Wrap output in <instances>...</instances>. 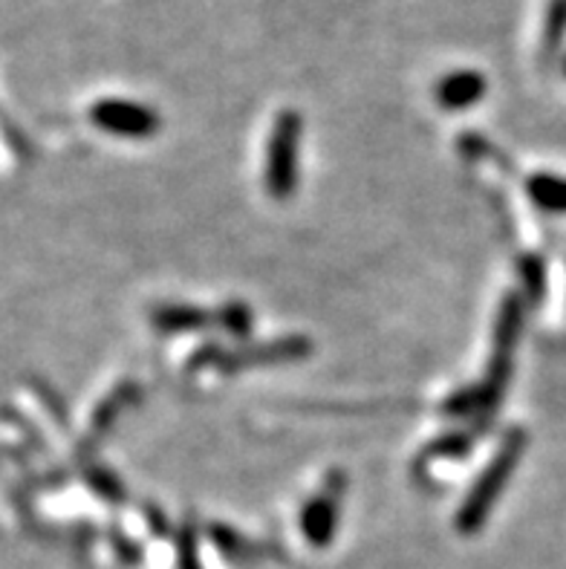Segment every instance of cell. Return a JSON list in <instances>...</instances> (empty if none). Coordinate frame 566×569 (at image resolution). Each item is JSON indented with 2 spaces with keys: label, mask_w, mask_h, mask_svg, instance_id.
Returning a JSON list of instances; mask_svg holds the SVG:
<instances>
[{
  "label": "cell",
  "mask_w": 566,
  "mask_h": 569,
  "mask_svg": "<svg viewBox=\"0 0 566 569\" xmlns=\"http://www.w3.org/2000/svg\"><path fill=\"white\" fill-rule=\"evenodd\" d=\"M526 442H529V437L520 428L506 433V440L500 442L497 455L491 457V462L483 469V475L477 477V483L471 486V491H468L463 506H459L457 532L474 535L486 527L488 515H491V509H495L500 495L509 486L512 475H515V469L524 460Z\"/></svg>",
  "instance_id": "obj_1"
},
{
  "label": "cell",
  "mask_w": 566,
  "mask_h": 569,
  "mask_svg": "<svg viewBox=\"0 0 566 569\" xmlns=\"http://www.w3.org/2000/svg\"><path fill=\"white\" fill-rule=\"evenodd\" d=\"M304 119L298 110H280L266 144V191L275 200H289L298 186V148H301Z\"/></svg>",
  "instance_id": "obj_2"
},
{
  "label": "cell",
  "mask_w": 566,
  "mask_h": 569,
  "mask_svg": "<svg viewBox=\"0 0 566 569\" xmlns=\"http://www.w3.org/2000/svg\"><path fill=\"white\" fill-rule=\"evenodd\" d=\"M90 119L99 130L122 139H151L162 128V119L153 108L130 99H101L90 108Z\"/></svg>",
  "instance_id": "obj_3"
},
{
  "label": "cell",
  "mask_w": 566,
  "mask_h": 569,
  "mask_svg": "<svg viewBox=\"0 0 566 569\" xmlns=\"http://www.w3.org/2000/svg\"><path fill=\"white\" fill-rule=\"evenodd\" d=\"M341 498H345V475L336 471L330 475L327 486L316 498L307 500L301 509V532L312 547H330L338 529V515H341Z\"/></svg>",
  "instance_id": "obj_4"
},
{
  "label": "cell",
  "mask_w": 566,
  "mask_h": 569,
  "mask_svg": "<svg viewBox=\"0 0 566 569\" xmlns=\"http://www.w3.org/2000/svg\"><path fill=\"white\" fill-rule=\"evenodd\" d=\"M488 93V81L480 70H454L445 72L434 87V99L443 110H471L480 104L483 96Z\"/></svg>",
  "instance_id": "obj_5"
},
{
  "label": "cell",
  "mask_w": 566,
  "mask_h": 569,
  "mask_svg": "<svg viewBox=\"0 0 566 569\" xmlns=\"http://www.w3.org/2000/svg\"><path fill=\"white\" fill-rule=\"evenodd\" d=\"M312 350L307 339H280L269 341V345L249 347V350H240V353L220 356V370H246V368H260V365H280V361H298Z\"/></svg>",
  "instance_id": "obj_6"
},
{
  "label": "cell",
  "mask_w": 566,
  "mask_h": 569,
  "mask_svg": "<svg viewBox=\"0 0 566 569\" xmlns=\"http://www.w3.org/2000/svg\"><path fill=\"white\" fill-rule=\"evenodd\" d=\"M211 318L200 307L191 303H159L151 310V325L153 330L166 332V336H180V332L202 330Z\"/></svg>",
  "instance_id": "obj_7"
},
{
  "label": "cell",
  "mask_w": 566,
  "mask_h": 569,
  "mask_svg": "<svg viewBox=\"0 0 566 569\" xmlns=\"http://www.w3.org/2000/svg\"><path fill=\"white\" fill-rule=\"evenodd\" d=\"M520 330H524V301L509 296L500 303V316L495 325V356H512L520 341Z\"/></svg>",
  "instance_id": "obj_8"
},
{
  "label": "cell",
  "mask_w": 566,
  "mask_h": 569,
  "mask_svg": "<svg viewBox=\"0 0 566 569\" xmlns=\"http://www.w3.org/2000/svg\"><path fill=\"white\" fill-rule=\"evenodd\" d=\"M526 191H529V200L538 206V209L549 211V214H566V180L553 177V173H535L529 182H526Z\"/></svg>",
  "instance_id": "obj_9"
},
{
  "label": "cell",
  "mask_w": 566,
  "mask_h": 569,
  "mask_svg": "<svg viewBox=\"0 0 566 569\" xmlns=\"http://www.w3.org/2000/svg\"><path fill=\"white\" fill-rule=\"evenodd\" d=\"M566 41V0H549L544 18V56H555Z\"/></svg>",
  "instance_id": "obj_10"
},
{
  "label": "cell",
  "mask_w": 566,
  "mask_h": 569,
  "mask_svg": "<svg viewBox=\"0 0 566 569\" xmlns=\"http://www.w3.org/2000/svg\"><path fill=\"white\" fill-rule=\"evenodd\" d=\"M217 318H220V325L226 327V332H231L235 339H246L251 332V312L246 303H226Z\"/></svg>",
  "instance_id": "obj_11"
},
{
  "label": "cell",
  "mask_w": 566,
  "mask_h": 569,
  "mask_svg": "<svg viewBox=\"0 0 566 569\" xmlns=\"http://www.w3.org/2000/svg\"><path fill=\"white\" fill-rule=\"evenodd\" d=\"M471 446H474L471 433H448V437H439V440L428 448L425 460H434V457H439V460H448V457H463Z\"/></svg>",
  "instance_id": "obj_12"
},
{
  "label": "cell",
  "mask_w": 566,
  "mask_h": 569,
  "mask_svg": "<svg viewBox=\"0 0 566 569\" xmlns=\"http://www.w3.org/2000/svg\"><path fill=\"white\" fill-rule=\"evenodd\" d=\"M520 274H524V289L529 292L532 301L544 298V260L540 258H524L520 260Z\"/></svg>",
  "instance_id": "obj_13"
},
{
  "label": "cell",
  "mask_w": 566,
  "mask_h": 569,
  "mask_svg": "<svg viewBox=\"0 0 566 569\" xmlns=\"http://www.w3.org/2000/svg\"><path fill=\"white\" fill-rule=\"evenodd\" d=\"M177 561H180V569H202L200 556H197V535L191 527L182 529L180 543H177Z\"/></svg>",
  "instance_id": "obj_14"
},
{
  "label": "cell",
  "mask_w": 566,
  "mask_h": 569,
  "mask_svg": "<svg viewBox=\"0 0 566 569\" xmlns=\"http://www.w3.org/2000/svg\"><path fill=\"white\" fill-rule=\"evenodd\" d=\"M564 72H566V58H564Z\"/></svg>",
  "instance_id": "obj_15"
}]
</instances>
